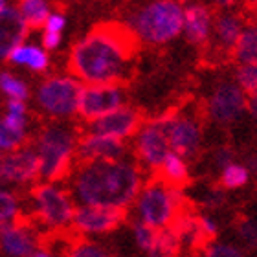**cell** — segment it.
<instances>
[{
	"instance_id": "6da1fadb",
	"label": "cell",
	"mask_w": 257,
	"mask_h": 257,
	"mask_svg": "<svg viewBox=\"0 0 257 257\" xmlns=\"http://www.w3.org/2000/svg\"><path fill=\"white\" fill-rule=\"evenodd\" d=\"M136 43L127 26L101 24L74 44L70 72L83 85H123L133 68Z\"/></svg>"
},
{
	"instance_id": "7a4b0ae2",
	"label": "cell",
	"mask_w": 257,
	"mask_h": 257,
	"mask_svg": "<svg viewBox=\"0 0 257 257\" xmlns=\"http://www.w3.org/2000/svg\"><path fill=\"white\" fill-rule=\"evenodd\" d=\"M70 193L77 206L127 211L144 188V169L127 156L116 162H90L74 167Z\"/></svg>"
},
{
	"instance_id": "3957f363",
	"label": "cell",
	"mask_w": 257,
	"mask_h": 257,
	"mask_svg": "<svg viewBox=\"0 0 257 257\" xmlns=\"http://www.w3.org/2000/svg\"><path fill=\"white\" fill-rule=\"evenodd\" d=\"M79 136L75 128L54 121L41 128L32 145L39 160V177L43 182H61L68 178L77 162Z\"/></svg>"
},
{
	"instance_id": "277c9868",
	"label": "cell",
	"mask_w": 257,
	"mask_h": 257,
	"mask_svg": "<svg viewBox=\"0 0 257 257\" xmlns=\"http://www.w3.org/2000/svg\"><path fill=\"white\" fill-rule=\"evenodd\" d=\"M184 10L180 0H149L131 13L127 28L138 43L167 44L182 33Z\"/></svg>"
},
{
	"instance_id": "5b68a950",
	"label": "cell",
	"mask_w": 257,
	"mask_h": 257,
	"mask_svg": "<svg viewBox=\"0 0 257 257\" xmlns=\"http://www.w3.org/2000/svg\"><path fill=\"white\" fill-rule=\"evenodd\" d=\"M30 220L48 235H68L75 215V204L68 188L59 182H39L28 195Z\"/></svg>"
},
{
	"instance_id": "8992f818",
	"label": "cell",
	"mask_w": 257,
	"mask_h": 257,
	"mask_svg": "<svg viewBox=\"0 0 257 257\" xmlns=\"http://www.w3.org/2000/svg\"><path fill=\"white\" fill-rule=\"evenodd\" d=\"M133 206L136 220L155 230H166L188 209V197L184 189L173 188L155 177L144 184Z\"/></svg>"
},
{
	"instance_id": "52a82bcc",
	"label": "cell",
	"mask_w": 257,
	"mask_h": 257,
	"mask_svg": "<svg viewBox=\"0 0 257 257\" xmlns=\"http://www.w3.org/2000/svg\"><path fill=\"white\" fill-rule=\"evenodd\" d=\"M83 83L72 74L50 75L35 88V105L54 121H64L77 116Z\"/></svg>"
},
{
	"instance_id": "ba28073f",
	"label": "cell",
	"mask_w": 257,
	"mask_h": 257,
	"mask_svg": "<svg viewBox=\"0 0 257 257\" xmlns=\"http://www.w3.org/2000/svg\"><path fill=\"white\" fill-rule=\"evenodd\" d=\"M164 114L149 121H144L134 136V156L142 169L156 173L167 156L171 155Z\"/></svg>"
},
{
	"instance_id": "9c48e42d",
	"label": "cell",
	"mask_w": 257,
	"mask_h": 257,
	"mask_svg": "<svg viewBox=\"0 0 257 257\" xmlns=\"http://www.w3.org/2000/svg\"><path fill=\"white\" fill-rule=\"evenodd\" d=\"M248 96L235 81H220L206 99V116L215 125L228 127L248 112Z\"/></svg>"
},
{
	"instance_id": "30bf717a",
	"label": "cell",
	"mask_w": 257,
	"mask_h": 257,
	"mask_svg": "<svg viewBox=\"0 0 257 257\" xmlns=\"http://www.w3.org/2000/svg\"><path fill=\"white\" fill-rule=\"evenodd\" d=\"M166 118L167 138L171 151L189 160L198 155L202 147L204 128L200 116L191 110H177V112L164 114Z\"/></svg>"
},
{
	"instance_id": "8fae6325",
	"label": "cell",
	"mask_w": 257,
	"mask_h": 257,
	"mask_svg": "<svg viewBox=\"0 0 257 257\" xmlns=\"http://www.w3.org/2000/svg\"><path fill=\"white\" fill-rule=\"evenodd\" d=\"M127 92L123 85H83L77 116L92 123L107 114L125 107Z\"/></svg>"
},
{
	"instance_id": "7c38bea8",
	"label": "cell",
	"mask_w": 257,
	"mask_h": 257,
	"mask_svg": "<svg viewBox=\"0 0 257 257\" xmlns=\"http://www.w3.org/2000/svg\"><path fill=\"white\" fill-rule=\"evenodd\" d=\"M39 178V160L33 147L24 145L13 153L0 155V188L35 186Z\"/></svg>"
},
{
	"instance_id": "4fadbf2b",
	"label": "cell",
	"mask_w": 257,
	"mask_h": 257,
	"mask_svg": "<svg viewBox=\"0 0 257 257\" xmlns=\"http://www.w3.org/2000/svg\"><path fill=\"white\" fill-rule=\"evenodd\" d=\"M127 219V211L110 208H96V206H77L72 222V233L83 239L107 235L118 230Z\"/></svg>"
},
{
	"instance_id": "5bb4252c",
	"label": "cell",
	"mask_w": 257,
	"mask_h": 257,
	"mask_svg": "<svg viewBox=\"0 0 257 257\" xmlns=\"http://www.w3.org/2000/svg\"><path fill=\"white\" fill-rule=\"evenodd\" d=\"M43 235L32 220L22 219L0 228V255L2 257H32L41 246Z\"/></svg>"
},
{
	"instance_id": "9a60e30c",
	"label": "cell",
	"mask_w": 257,
	"mask_h": 257,
	"mask_svg": "<svg viewBox=\"0 0 257 257\" xmlns=\"http://www.w3.org/2000/svg\"><path fill=\"white\" fill-rule=\"evenodd\" d=\"M142 123L144 121H142V116H140L138 110L125 105V107L118 108V110H114V112L88 123V133L107 136V138L118 140V142H123L125 144L127 140L136 136Z\"/></svg>"
},
{
	"instance_id": "2e32d148",
	"label": "cell",
	"mask_w": 257,
	"mask_h": 257,
	"mask_svg": "<svg viewBox=\"0 0 257 257\" xmlns=\"http://www.w3.org/2000/svg\"><path fill=\"white\" fill-rule=\"evenodd\" d=\"M127 147L123 142L99 136V134L88 133L79 136L77 145V162L79 164H90V162H116L125 158Z\"/></svg>"
},
{
	"instance_id": "e0dca14e",
	"label": "cell",
	"mask_w": 257,
	"mask_h": 257,
	"mask_svg": "<svg viewBox=\"0 0 257 257\" xmlns=\"http://www.w3.org/2000/svg\"><path fill=\"white\" fill-rule=\"evenodd\" d=\"M215 17L208 6L202 2H191L184 10V37L195 46H204L209 43L213 33Z\"/></svg>"
},
{
	"instance_id": "ac0fdd59",
	"label": "cell",
	"mask_w": 257,
	"mask_h": 257,
	"mask_svg": "<svg viewBox=\"0 0 257 257\" xmlns=\"http://www.w3.org/2000/svg\"><path fill=\"white\" fill-rule=\"evenodd\" d=\"M28 26L21 19L15 6L0 11V61L10 57L15 46L26 41Z\"/></svg>"
},
{
	"instance_id": "d6986e66",
	"label": "cell",
	"mask_w": 257,
	"mask_h": 257,
	"mask_svg": "<svg viewBox=\"0 0 257 257\" xmlns=\"http://www.w3.org/2000/svg\"><path fill=\"white\" fill-rule=\"evenodd\" d=\"M242 28H244V19L239 13H235V11L219 13L215 17L213 33H211L215 48L222 54H231L239 37H241Z\"/></svg>"
},
{
	"instance_id": "ffe728a7",
	"label": "cell",
	"mask_w": 257,
	"mask_h": 257,
	"mask_svg": "<svg viewBox=\"0 0 257 257\" xmlns=\"http://www.w3.org/2000/svg\"><path fill=\"white\" fill-rule=\"evenodd\" d=\"M171 228L175 230L178 241H180L182 252H202L204 248L209 244V241L204 235L202 228H200L198 213H195V211L186 209Z\"/></svg>"
},
{
	"instance_id": "44dd1931",
	"label": "cell",
	"mask_w": 257,
	"mask_h": 257,
	"mask_svg": "<svg viewBox=\"0 0 257 257\" xmlns=\"http://www.w3.org/2000/svg\"><path fill=\"white\" fill-rule=\"evenodd\" d=\"M13 66L22 70H30L33 74H41L46 72L50 66V54L43 44L32 43V41H24L19 46L13 48V52L8 57Z\"/></svg>"
},
{
	"instance_id": "7402d4cb",
	"label": "cell",
	"mask_w": 257,
	"mask_h": 257,
	"mask_svg": "<svg viewBox=\"0 0 257 257\" xmlns=\"http://www.w3.org/2000/svg\"><path fill=\"white\" fill-rule=\"evenodd\" d=\"M156 177L164 180L166 184L173 186V188L184 189L189 182V164L186 158H182L177 153H171L167 156L160 169L156 171Z\"/></svg>"
},
{
	"instance_id": "603a6c76",
	"label": "cell",
	"mask_w": 257,
	"mask_h": 257,
	"mask_svg": "<svg viewBox=\"0 0 257 257\" xmlns=\"http://www.w3.org/2000/svg\"><path fill=\"white\" fill-rule=\"evenodd\" d=\"M231 54L239 64L257 63V21L244 22L241 37H239Z\"/></svg>"
},
{
	"instance_id": "cb8c5ba5",
	"label": "cell",
	"mask_w": 257,
	"mask_h": 257,
	"mask_svg": "<svg viewBox=\"0 0 257 257\" xmlns=\"http://www.w3.org/2000/svg\"><path fill=\"white\" fill-rule=\"evenodd\" d=\"M17 11L21 19L24 21V24L28 26V30L32 28H43V24L46 22V19L52 13V4L50 0H19L17 2Z\"/></svg>"
},
{
	"instance_id": "d4e9b609",
	"label": "cell",
	"mask_w": 257,
	"mask_h": 257,
	"mask_svg": "<svg viewBox=\"0 0 257 257\" xmlns=\"http://www.w3.org/2000/svg\"><path fill=\"white\" fill-rule=\"evenodd\" d=\"M252 178V171L246 164H241V162H231L226 167H222L219 171V184L222 189H228V191H235V189H242L250 182Z\"/></svg>"
},
{
	"instance_id": "484cf974",
	"label": "cell",
	"mask_w": 257,
	"mask_h": 257,
	"mask_svg": "<svg viewBox=\"0 0 257 257\" xmlns=\"http://www.w3.org/2000/svg\"><path fill=\"white\" fill-rule=\"evenodd\" d=\"M147 257H178L182 253V246L178 241L177 233L173 228H166V230L156 231L155 242L151 244L147 250Z\"/></svg>"
},
{
	"instance_id": "4316f807",
	"label": "cell",
	"mask_w": 257,
	"mask_h": 257,
	"mask_svg": "<svg viewBox=\"0 0 257 257\" xmlns=\"http://www.w3.org/2000/svg\"><path fill=\"white\" fill-rule=\"evenodd\" d=\"M0 94L8 101H28L30 86L22 77L10 70H0Z\"/></svg>"
},
{
	"instance_id": "83f0119b",
	"label": "cell",
	"mask_w": 257,
	"mask_h": 257,
	"mask_svg": "<svg viewBox=\"0 0 257 257\" xmlns=\"http://www.w3.org/2000/svg\"><path fill=\"white\" fill-rule=\"evenodd\" d=\"M22 219V198L15 189L0 188V228Z\"/></svg>"
},
{
	"instance_id": "f1b7e54d",
	"label": "cell",
	"mask_w": 257,
	"mask_h": 257,
	"mask_svg": "<svg viewBox=\"0 0 257 257\" xmlns=\"http://www.w3.org/2000/svg\"><path fill=\"white\" fill-rule=\"evenodd\" d=\"M64 257H112V255L99 242L77 237L75 241H70L68 248L64 252Z\"/></svg>"
},
{
	"instance_id": "f546056e",
	"label": "cell",
	"mask_w": 257,
	"mask_h": 257,
	"mask_svg": "<svg viewBox=\"0 0 257 257\" xmlns=\"http://www.w3.org/2000/svg\"><path fill=\"white\" fill-rule=\"evenodd\" d=\"M28 140L26 133H21L11 127L4 118H0V155H8L24 147Z\"/></svg>"
},
{
	"instance_id": "4dcf8cb0",
	"label": "cell",
	"mask_w": 257,
	"mask_h": 257,
	"mask_svg": "<svg viewBox=\"0 0 257 257\" xmlns=\"http://www.w3.org/2000/svg\"><path fill=\"white\" fill-rule=\"evenodd\" d=\"M2 118L8 121L13 128L28 134L30 127V114H28L26 101H6V110Z\"/></svg>"
},
{
	"instance_id": "1f68e13d",
	"label": "cell",
	"mask_w": 257,
	"mask_h": 257,
	"mask_svg": "<svg viewBox=\"0 0 257 257\" xmlns=\"http://www.w3.org/2000/svg\"><path fill=\"white\" fill-rule=\"evenodd\" d=\"M235 83L241 86L248 99H257V63L239 64L235 72Z\"/></svg>"
},
{
	"instance_id": "d6a6232c",
	"label": "cell",
	"mask_w": 257,
	"mask_h": 257,
	"mask_svg": "<svg viewBox=\"0 0 257 257\" xmlns=\"http://www.w3.org/2000/svg\"><path fill=\"white\" fill-rule=\"evenodd\" d=\"M202 257H246V253L233 242L213 241L202 250Z\"/></svg>"
},
{
	"instance_id": "836d02e7",
	"label": "cell",
	"mask_w": 257,
	"mask_h": 257,
	"mask_svg": "<svg viewBox=\"0 0 257 257\" xmlns=\"http://www.w3.org/2000/svg\"><path fill=\"white\" fill-rule=\"evenodd\" d=\"M235 231L239 241L244 244V246L257 250V219L252 217H244L235 224Z\"/></svg>"
},
{
	"instance_id": "e575fe53",
	"label": "cell",
	"mask_w": 257,
	"mask_h": 257,
	"mask_svg": "<svg viewBox=\"0 0 257 257\" xmlns=\"http://www.w3.org/2000/svg\"><path fill=\"white\" fill-rule=\"evenodd\" d=\"M156 231L158 230L144 224V222H140V220H136V219L133 220V239H134V242H136V246H138L142 252H147L151 248V244L155 242Z\"/></svg>"
},
{
	"instance_id": "d590c367",
	"label": "cell",
	"mask_w": 257,
	"mask_h": 257,
	"mask_svg": "<svg viewBox=\"0 0 257 257\" xmlns=\"http://www.w3.org/2000/svg\"><path fill=\"white\" fill-rule=\"evenodd\" d=\"M64 235H48V239H43L41 246L33 252L32 257H64L66 248H59V241ZM70 244V242H68Z\"/></svg>"
},
{
	"instance_id": "8d00e7d4",
	"label": "cell",
	"mask_w": 257,
	"mask_h": 257,
	"mask_svg": "<svg viewBox=\"0 0 257 257\" xmlns=\"http://www.w3.org/2000/svg\"><path fill=\"white\" fill-rule=\"evenodd\" d=\"M64 28H66V15L63 11L54 10L50 13V17L46 19V22L43 24V32L48 33H57V35H63Z\"/></svg>"
},
{
	"instance_id": "74e56055",
	"label": "cell",
	"mask_w": 257,
	"mask_h": 257,
	"mask_svg": "<svg viewBox=\"0 0 257 257\" xmlns=\"http://www.w3.org/2000/svg\"><path fill=\"white\" fill-rule=\"evenodd\" d=\"M200 202H202L204 208L208 209H217L219 206L224 204V191L219 188L215 189H206V191L200 195Z\"/></svg>"
},
{
	"instance_id": "f35d334b",
	"label": "cell",
	"mask_w": 257,
	"mask_h": 257,
	"mask_svg": "<svg viewBox=\"0 0 257 257\" xmlns=\"http://www.w3.org/2000/svg\"><path fill=\"white\" fill-rule=\"evenodd\" d=\"M198 219H200V228H202L206 239L209 242H213L219 235V222L208 213H198Z\"/></svg>"
},
{
	"instance_id": "ab89813d",
	"label": "cell",
	"mask_w": 257,
	"mask_h": 257,
	"mask_svg": "<svg viewBox=\"0 0 257 257\" xmlns=\"http://www.w3.org/2000/svg\"><path fill=\"white\" fill-rule=\"evenodd\" d=\"M213 162H215V166L219 167V171H220V169H222V167H226L228 164L235 162V155H233V151H231L230 147H219V149L215 151Z\"/></svg>"
},
{
	"instance_id": "60d3db41",
	"label": "cell",
	"mask_w": 257,
	"mask_h": 257,
	"mask_svg": "<svg viewBox=\"0 0 257 257\" xmlns=\"http://www.w3.org/2000/svg\"><path fill=\"white\" fill-rule=\"evenodd\" d=\"M237 2L239 0H209V4L213 6V8H217L220 13L222 11H231L237 6Z\"/></svg>"
},
{
	"instance_id": "b9f144b4",
	"label": "cell",
	"mask_w": 257,
	"mask_h": 257,
	"mask_svg": "<svg viewBox=\"0 0 257 257\" xmlns=\"http://www.w3.org/2000/svg\"><path fill=\"white\" fill-rule=\"evenodd\" d=\"M248 167H250V171L252 173H255V177H257V158H253V160H250L246 164Z\"/></svg>"
},
{
	"instance_id": "7bdbcfd3",
	"label": "cell",
	"mask_w": 257,
	"mask_h": 257,
	"mask_svg": "<svg viewBox=\"0 0 257 257\" xmlns=\"http://www.w3.org/2000/svg\"><path fill=\"white\" fill-rule=\"evenodd\" d=\"M10 2H11V0H0V11H4L6 10V8H10Z\"/></svg>"
},
{
	"instance_id": "ee69618b",
	"label": "cell",
	"mask_w": 257,
	"mask_h": 257,
	"mask_svg": "<svg viewBox=\"0 0 257 257\" xmlns=\"http://www.w3.org/2000/svg\"><path fill=\"white\" fill-rule=\"evenodd\" d=\"M246 2H248V6H250L252 10L257 11V0H246Z\"/></svg>"
}]
</instances>
